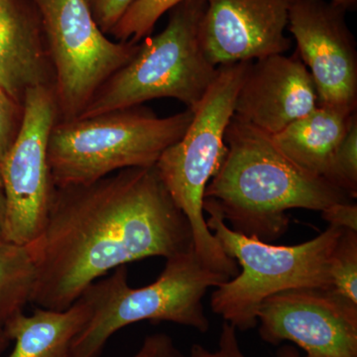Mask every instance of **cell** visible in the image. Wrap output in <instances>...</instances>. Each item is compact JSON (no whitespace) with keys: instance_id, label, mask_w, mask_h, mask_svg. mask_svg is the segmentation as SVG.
I'll return each mask as SVG.
<instances>
[{"instance_id":"6da1fadb","label":"cell","mask_w":357,"mask_h":357,"mask_svg":"<svg viewBox=\"0 0 357 357\" xmlns=\"http://www.w3.org/2000/svg\"><path fill=\"white\" fill-rule=\"evenodd\" d=\"M33 243L38 278L31 303L63 311L110 270L185 252L194 248V237L152 166L54 187L44 229Z\"/></svg>"},{"instance_id":"7a4b0ae2","label":"cell","mask_w":357,"mask_h":357,"mask_svg":"<svg viewBox=\"0 0 357 357\" xmlns=\"http://www.w3.org/2000/svg\"><path fill=\"white\" fill-rule=\"evenodd\" d=\"M225 144L227 154L204 199L215 201L234 231L272 243L289 229L288 211H321L335 203L352 202L326 178L295 165L271 135L234 115Z\"/></svg>"},{"instance_id":"3957f363","label":"cell","mask_w":357,"mask_h":357,"mask_svg":"<svg viewBox=\"0 0 357 357\" xmlns=\"http://www.w3.org/2000/svg\"><path fill=\"white\" fill-rule=\"evenodd\" d=\"M208 229L223 252L241 267L211 297L215 314L238 331L257 326V312L275 294L297 289H331V260L342 230L330 227L318 236L296 244L274 245L227 227L218 204L204 199Z\"/></svg>"},{"instance_id":"277c9868","label":"cell","mask_w":357,"mask_h":357,"mask_svg":"<svg viewBox=\"0 0 357 357\" xmlns=\"http://www.w3.org/2000/svg\"><path fill=\"white\" fill-rule=\"evenodd\" d=\"M229 279L206 267L195 248L167 258L163 272L145 287L131 288L126 265L116 268L83 294L91 303V314L73 342L70 357H100L115 333L138 321H169L206 333L210 321L204 296Z\"/></svg>"},{"instance_id":"5b68a950","label":"cell","mask_w":357,"mask_h":357,"mask_svg":"<svg viewBox=\"0 0 357 357\" xmlns=\"http://www.w3.org/2000/svg\"><path fill=\"white\" fill-rule=\"evenodd\" d=\"M192 110L159 117L138 105L57 121L48 142L55 188L91 184L129 168L156 165L191 123Z\"/></svg>"},{"instance_id":"8992f818","label":"cell","mask_w":357,"mask_h":357,"mask_svg":"<svg viewBox=\"0 0 357 357\" xmlns=\"http://www.w3.org/2000/svg\"><path fill=\"white\" fill-rule=\"evenodd\" d=\"M250 62L220 66L204 98L192 110L184 135L168 148L155 168L173 201L191 225L194 248L206 267L234 278L239 267L225 252L204 218L206 185L222 165L225 132L234 115L237 93Z\"/></svg>"},{"instance_id":"52a82bcc","label":"cell","mask_w":357,"mask_h":357,"mask_svg":"<svg viewBox=\"0 0 357 357\" xmlns=\"http://www.w3.org/2000/svg\"><path fill=\"white\" fill-rule=\"evenodd\" d=\"M206 0H184L169 11L165 29L140 42L137 53L96 91L83 114L91 117L174 98L194 110L218 74L201 41Z\"/></svg>"},{"instance_id":"ba28073f","label":"cell","mask_w":357,"mask_h":357,"mask_svg":"<svg viewBox=\"0 0 357 357\" xmlns=\"http://www.w3.org/2000/svg\"><path fill=\"white\" fill-rule=\"evenodd\" d=\"M38 9L54 74L58 121L83 114L96 91L137 53L96 25L86 0H32Z\"/></svg>"},{"instance_id":"9c48e42d","label":"cell","mask_w":357,"mask_h":357,"mask_svg":"<svg viewBox=\"0 0 357 357\" xmlns=\"http://www.w3.org/2000/svg\"><path fill=\"white\" fill-rule=\"evenodd\" d=\"M57 121L54 89H30L23 102L20 131L0 162L6 199L0 237L6 241L29 244L42 234L54 192L48 142Z\"/></svg>"},{"instance_id":"30bf717a","label":"cell","mask_w":357,"mask_h":357,"mask_svg":"<svg viewBox=\"0 0 357 357\" xmlns=\"http://www.w3.org/2000/svg\"><path fill=\"white\" fill-rule=\"evenodd\" d=\"M258 324L265 342H292L306 357H357V304L332 289L270 296L258 309Z\"/></svg>"},{"instance_id":"8fae6325","label":"cell","mask_w":357,"mask_h":357,"mask_svg":"<svg viewBox=\"0 0 357 357\" xmlns=\"http://www.w3.org/2000/svg\"><path fill=\"white\" fill-rule=\"evenodd\" d=\"M345 14L332 0H294L288 28L314 81L319 105L356 110V44Z\"/></svg>"},{"instance_id":"7c38bea8","label":"cell","mask_w":357,"mask_h":357,"mask_svg":"<svg viewBox=\"0 0 357 357\" xmlns=\"http://www.w3.org/2000/svg\"><path fill=\"white\" fill-rule=\"evenodd\" d=\"M294 0H206L201 24L204 53L215 67L285 54Z\"/></svg>"},{"instance_id":"4fadbf2b","label":"cell","mask_w":357,"mask_h":357,"mask_svg":"<svg viewBox=\"0 0 357 357\" xmlns=\"http://www.w3.org/2000/svg\"><path fill=\"white\" fill-rule=\"evenodd\" d=\"M319 105L311 74L298 54H277L249 64L234 117L274 135Z\"/></svg>"},{"instance_id":"5bb4252c","label":"cell","mask_w":357,"mask_h":357,"mask_svg":"<svg viewBox=\"0 0 357 357\" xmlns=\"http://www.w3.org/2000/svg\"><path fill=\"white\" fill-rule=\"evenodd\" d=\"M0 86L20 105L30 89L55 86L43 25L32 0H0Z\"/></svg>"},{"instance_id":"9a60e30c","label":"cell","mask_w":357,"mask_h":357,"mask_svg":"<svg viewBox=\"0 0 357 357\" xmlns=\"http://www.w3.org/2000/svg\"><path fill=\"white\" fill-rule=\"evenodd\" d=\"M356 114V110L318 105L271 138L295 165L325 178L331 159Z\"/></svg>"},{"instance_id":"2e32d148","label":"cell","mask_w":357,"mask_h":357,"mask_svg":"<svg viewBox=\"0 0 357 357\" xmlns=\"http://www.w3.org/2000/svg\"><path fill=\"white\" fill-rule=\"evenodd\" d=\"M91 314L83 295L63 311L37 307L31 316L16 314L3 326L14 349L8 357H70L75 338Z\"/></svg>"},{"instance_id":"e0dca14e","label":"cell","mask_w":357,"mask_h":357,"mask_svg":"<svg viewBox=\"0 0 357 357\" xmlns=\"http://www.w3.org/2000/svg\"><path fill=\"white\" fill-rule=\"evenodd\" d=\"M37 278L34 243L18 244L0 237V326L31 303Z\"/></svg>"},{"instance_id":"ac0fdd59","label":"cell","mask_w":357,"mask_h":357,"mask_svg":"<svg viewBox=\"0 0 357 357\" xmlns=\"http://www.w3.org/2000/svg\"><path fill=\"white\" fill-rule=\"evenodd\" d=\"M184 0H136L114 28L115 41L139 43L153 31L164 14Z\"/></svg>"},{"instance_id":"d6986e66","label":"cell","mask_w":357,"mask_h":357,"mask_svg":"<svg viewBox=\"0 0 357 357\" xmlns=\"http://www.w3.org/2000/svg\"><path fill=\"white\" fill-rule=\"evenodd\" d=\"M331 289L357 304V231L342 230L330 266Z\"/></svg>"},{"instance_id":"ffe728a7","label":"cell","mask_w":357,"mask_h":357,"mask_svg":"<svg viewBox=\"0 0 357 357\" xmlns=\"http://www.w3.org/2000/svg\"><path fill=\"white\" fill-rule=\"evenodd\" d=\"M325 178L349 199L357 197V114L335 149Z\"/></svg>"},{"instance_id":"44dd1931","label":"cell","mask_w":357,"mask_h":357,"mask_svg":"<svg viewBox=\"0 0 357 357\" xmlns=\"http://www.w3.org/2000/svg\"><path fill=\"white\" fill-rule=\"evenodd\" d=\"M23 119V105L13 100L0 86V162L15 140Z\"/></svg>"},{"instance_id":"7402d4cb","label":"cell","mask_w":357,"mask_h":357,"mask_svg":"<svg viewBox=\"0 0 357 357\" xmlns=\"http://www.w3.org/2000/svg\"><path fill=\"white\" fill-rule=\"evenodd\" d=\"M136 0H86L96 25L105 35H110L122 16Z\"/></svg>"},{"instance_id":"603a6c76","label":"cell","mask_w":357,"mask_h":357,"mask_svg":"<svg viewBox=\"0 0 357 357\" xmlns=\"http://www.w3.org/2000/svg\"><path fill=\"white\" fill-rule=\"evenodd\" d=\"M236 328L225 321L218 338L217 349L210 351L202 344H192L190 357H248L241 351Z\"/></svg>"},{"instance_id":"cb8c5ba5","label":"cell","mask_w":357,"mask_h":357,"mask_svg":"<svg viewBox=\"0 0 357 357\" xmlns=\"http://www.w3.org/2000/svg\"><path fill=\"white\" fill-rule=\"evenodd\" d=\"M321 218L330 227L357 231V204L352 202L335 203L321 211Z\"/></svg>"},{"instance_id":"d4e9b609","label":"cell","mask_w":357,"mask_h":357,"mask_svg":"<svg viewBox=\"0 0 357 357\" xmlns=\"http://www.w3.org/2000/svg\"><path fill=\"white\" fill-rule=\"evenodd\" d=\"M131 357H187L166 333H153L145 337L140 349Z\"/></svg>"},{"instance_id":"484cf974","label":"cell","mask_w":357,"mask_h":357,"mask_svg":"<svg viewBox=\"0 0 357 357\" xmlns=\"http://www.w3.org/2000/svg\"><path fill=\"white\" fill-rule=\"evenodd\" d=\"M6 199L4 192L3 182H2L1 174H0V234L3 229L4 220H6Z\"/></svg>"},{"instance_id":"4316f807","label":"cell","mask_w":357,"mask_h":357,"mask_svg":"<svg viewBox=\"0 0 357 357\" xmlns=\"http://www.w3.org/2000/svg\"><path fill=\"white\" fill-rule=\"evenodd\" d=\"M275 357H302L300 352L292 347V345L285 344L279 349Z\"/></svg>"},{"instance_id":"83f0119b","label":"cell","mask_w":357,"mask_h":357,"mask_svg":"<svg viewBox=\"0 0 357 357\" xmlns=\"http://www.w3.org/2000/svg\"><path fill=\"white\" fill-rule=\"evenodd\" d=\"M11 340H9L8 335H6V330L3 326H0V357L6 351Z\"/></svg>"},{"instance_id":"f1b7e54d","label":"cell","mask_w":357,"mask_h":357,"mask_svg":"<svg viewBox=\"0 0 357 357\" xmlns=\"http://www.w3.org/2000/svg\"><path fill=\"white\" fill-rule=\"evenodd\" d=\"M332 1L347 11L354 10L357 6V0H332Z\"/></svg>"}]
</instances>
